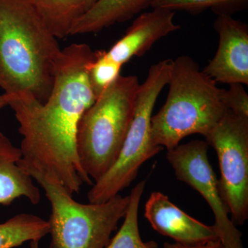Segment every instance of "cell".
Segmentation results:
<instances>
[{"label":"cell","instance_id":"6da1fadb","mask_svg":"<svg viewBox=\"0 0 248 248\" xmlns=\"http://www.w3.org/2000/svg\"><path fill=\"white\" fill-rule=\"evenodd\" d=\"M96 58L86 44L62 49L48 99L13 95L9 104L22 136L19 164L60 183L73 196L84 184H93L80 164L76 138L81 117L96 100L89 78Z\"/></svg>","mask_w":248,"mask_h":248},{"label":"cell","instance_id":"7a4b0ae2","mask_svg":"<svg viewBox=\"0 0 248 248\" xmlns=\"http://www.w3.org/2000/svg\"><path fill=\"white\" fill-rule=\"evenodd\" d=\"M29 0H0V88L45 103L61 53Z\"/></svg>","mask_w":248,"mask_h":248},{"label":"cell","instance_id":"3957f363","mask_svg":"<svg viewBox=\"0 0 248 248\" xmlns=\"http://www.w3.org/2000/svg\"><path fill=\"white\" fill-rule=\"evenodd\" d=\"M169 85L164 105L151 119L153 142L168 151L189 135L205 137L228 111L221 89L187 55L172 60Z\"/></svg>","mask_w":248,"mask_h":248},{"label":"cell","instance_id":"277c9868","mask_svg":"<svg viewBox=\"0 0 248 248\" xmlns=\"http://www.w3.org/2000/svg\"><path fill=\"white\" fill-rule=\"evenodd\" d=\"M140 84L137 76H119L79 121L77 153L84 172L94 182L118 157L133 119Z\"/></svg>","mask_w":248,"mask_h":248},{"label":"cell","instance_id":"5b68a950","mask_svg":"<svg viewBox=\"0 0 248 248\" xmlns=\"http://www.w3.org/2000/svg\"><path fill=\"white\" fill-rule=\"evenodd\" d=\"M22 166L42 186L50 202V248L107 247L119 222L125 217L129 195L119 194L102 203H79L60 183Z\"/></svg>","mask_w":248,"mask_h":248},{"label":"cell","instance_id":"8992f818","mask_svg":"<svg viewBox=\"0 0 248 248\" xmlns=\"http://www.w3.org/2000/svg\"><path fill=\"white\" fill-rule=\"evenodd\" d=\"M172 60L152 65L140 84L135 111L118 157L110 169L93 184L88 193L89 203H102L119 195L138 176L142 165L162 151L153 142L151 119L155 103L169 84Z\"/></svg>","mask_w":248,"mask_h":248},{"label":"cell","instance_id":"52a82bcc","mask_svg":"<svg viewBox=\"0 0 248 248\" xmlns=\"http://www.w3.org/2000/svg\"><path fill=\"white\" fill-rule=\"evenodd\" d=\"M204 138L216 151L221 177L218 187L235 225L248 218V118L231 111Z\"/></svg>","mask_w":248,"mask_h":248},{"label":"cell","instance_id":"ba28073f","mask_svg":"<svg viewBox=\"0 0 248 248\" xmlns=\"http://www.w3.org/2000/svg\"><path fill=\"white\" fill-rule=\"evenodd\" d=\"M208 146L205 141L193 140L168 151L166 158L176 177L197 191L210 205L215 216L213 226L223 247L244 248L242 234L229 217L209 161Z\"/></svg>","mask_w":248,"mask_h":248},{"label":"cell","instance_id":"9c48e42d","mask_svg":"<svg viewBox=\"0 0 248 248\" xmlns=\"http://www.w3.org/2000/svg\"><path fill=\"white\" fill-rule=\"evenodd\" d=\"M217 53L203 71L215 82L248 84V27L231 15H218Z\"/></svg>","mask_w":248,"mask_h":248},{"label":"cell","instance_id":"30bf717a","mask_svg":"<svg viewBox=\"0 0 248 248\" xmlns=\"http://www.w3.org/2000/svg\"><path fill=\"white\" fill-rule=\"evenodd\" d=\"M144 217L155 231L178 244L195 245L218 239L213 226L187 215L159 191L150 195Z\"/></svg>","mask_w":248,"mask_h":248},{"label":"cell","instance_id":"8fae6325","mask_svg":"<svg viewBox=\"0 0 248 248\" xmlns=\"http://www.w3.org/2000/svg\"><path fill=\"white\" fill-rule=\"evenodd\" d=\"M174 11L161 9L143 13L133 21L125 35L106 51V55L122 66L134 57L141 56L155 42L180 29L174 22Z\"/></svg>","mask_w":248,"mask_h":248},{"label":"cell","instance_id":"7c38bea8","mask_svg":"<svg viewBox=\"0 0 248 248\" xmlns=\"http://www.w3.org/2000/svg\"><path fill=\"white\" fill-rule=\"evenodd\" d=\"M22 158L20 148L15 146L0 132V205H11L21 197L27 199L32 205L40 203V190L29 172L19 164Z\"/></svg>","mask_w":248,"mask_h":248},{"label":"cell","instance_id":"4fadbf2b","mask_svg":"<svg viewBox=\"0 0 248 248\" xmlns=\"http://www.w3.org/2000/svg\"><path fill=\"white\" fill-rule=\"evenodd\" d=\"M154 0H97L77 21L70 35L94 33L131 19Z\"/></svg>","mask_w":248,"mask_h":248},{"label":"cell","instance_id":"5bb4252c","mask_svg":"<svg viewBox=\"0 0 248 248\" xmlns=\"http://www.w3.org/2000/svg\"><path fill=\"white\" fill-rule=\"evenodd\" d=\"M41 20L57 39L70 35L86 11L85 0H29Z\"/></svg>","mask_w":248,"mask_h":248},{"label":"cell","instance_id":"9a60e30c","mask_svg":"<svg viewBox=\"0 0 248 248\" xmlns=\"http://www.w3.org/2000/svg\"><path fill=\"white\" fill-rule=\"evenodd\" d=\"M48 221L32 214L22 213L0 223V248L19 247L40 241L49 234Z\"/></svg>","mask_w":248,"mask_h":248},{"label":"cell","instance_id":"2e32d148","mask_svg":"<svg viewBox=\"0 0 248 248\" xmlns=\"http://www.w3.org/2000/svg\"><path fill=\"white\" fill-rule=\"evenodd\" d=\"M146 182L138 183L129 195L128 210L124 222L106 248H159L155 241H143L139 228V208L145 190Z\"/></svg>","mask_w":248,"mask_h":248},{"label":"cell","instance_id":"e0dca14e","mask_svg":"<svg viewBox=\"0 0 248 248\" xmlns=\"http://www.w3.org/2000/svg\"><path fill=\"white\" fill-rule=\"evenodd\" d=\"M248 0H154L152 9L169 11H184L190 14H198L211 9L218 15H232L246 9Z\"/></svg>","mask_w":248,"mask_h":248},{"label":"cell","instance_id":"ac0fdd59","mask_svg":"<svg viewBox=\"0 0 248 248\" xmlns=\"http://www.w3.org/2000/svg\"><path fill=\"white\" fill-rule=\"evenodd\" d=\"M122 67L108 58L105 50L97 51V58L89 70L90 83L96 99L119 78Z\"/></svg>","mask_w":248,"mask_h":248},{"label":"cell","instance_id":"d6986e66","mask_svg":"<svg viewBox=\"0 0 248 248\" xmlns=\"http://www.w3.org/2000/svg\"><path fill=\"white\" fill-rule=\"evenodd\" d=\"M228 90L221 89L220 99L227 110L235 115L248 118V94L241 84H230Z\"/></svg>","mask_w":248,"mask_h":248},{"label":"cell","instance_id":"ffe728a7","mask_svg":"<svg viewBox=\"0 0 248 248\" xmlns=\"http://www.w3.org/2000/svg\"><path fill=\"white\" fill-rule=\"evenodd\" d=\"M163 248H224L219 240L209 241L203 244L195 245H184L178 244V243H168L164 244Z\"/></svg>","mask_w":248,"mask_h":248},{"label":"cell","instance_id":"44dd1931","mask_svg":"<svg viewBox=\"0 0 248 248\" xmlns=\"http://www.w3.org/2000/svg\"><path fill=\"white\" fill-rule=\"evenodd\" d=\"M12 98L13 95L11 94H6V93L0 94V109L3 108L6 106H9Z\"/></svg>","mask_w":248,"mask_h":248},{"label":"cell","instance_id":"7402d4cb","mask_svg":"<svg viewBox=\"0 0 248 248\" xmlns=\"http://www.w3.org/2000/svg\"><path fill=\"white\" fill-rule=\"evenodd\" d=\"M96 1H97V0H85V8H86V11H87ZM86 11H85V12H86Z\"/></svg>","mask_w":248,"mask_h":248},{"label":"cell","instance_id":"603a6c76","mask_svg":"<svg viewBox=\"0 0 248 248\" xmlns=\"http://www.w3.org/2000/svg\"><path fill=\"white\" fill-rule=\"evenodd\" d=\"M30 243V248H40V241H32Z\"/></svg>","mask_w":248,"mask_h":248}]
</instances>
